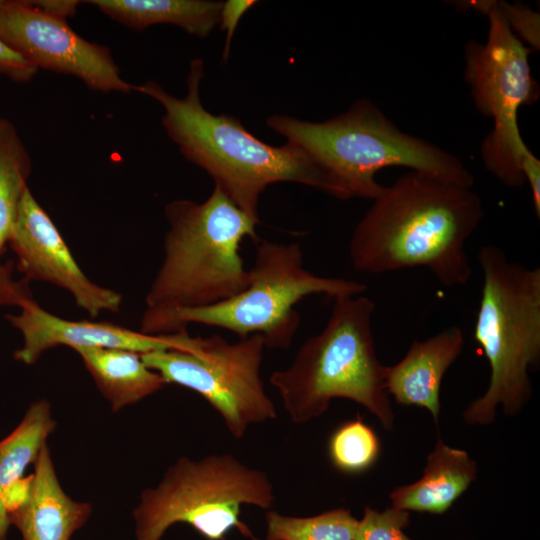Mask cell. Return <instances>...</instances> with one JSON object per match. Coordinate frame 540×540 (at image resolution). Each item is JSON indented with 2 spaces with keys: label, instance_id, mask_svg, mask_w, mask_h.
Listing matches in <instances>:
<instances>
[{
  "label": "cell",
  "instance_id": "29",
  "mask_svg": "<svg viewBox=\"0 0 540 540\" xmlns=\"http://www.w3.org/2000/svg\"><path fill=\"white\" fill-rule=\"evenodd\" d=\"M39 7L46 10L47 12H50L52 14L68 18L70 16H73L76 12V7L79 3V1H34Z\"/></svg>",
  "mask_w": 540,
  "mask_h": 540
},
{
  "label": "cell",
  "instance_id": "13",
  "mask_svg": "<svg viewBox=\"0 0 540 540\" xmlns=\"http://www.w3.org/2000/svg\"><path fill=\"white\" fill-rule=\"evenodd\" d=\"M18 314H6V320L23 337V345L14 352V358L24 364L35 363L48 349L57 345L115 348L140 354L169 350H194L202 337H191L187 330L164 335H150L108 322L71 321L55 316L41 308L30 295L16 304Z\"/></svg>",
  "mask_w": 540,
  "mask_h": 540
},
{
  "label": "cell",
  "instance_id": "28",
  "mask_svg": "<svg viewBox=\"0 0 540 540\" xmlns=\"http://www.w3.org/2000/svg\"><path fill=\"white\" fill-rule=\"evenodd\" d=\"M522 174L525 182L529 184L534 212L540 216V161L529 151L522 159Z\"/></svg>",
  "mask_w": 540,
  "mask_h": 540
},
{
  "label": "cell",
  "instance_id": "24",
  "mask_svg": "<svg viewBox=\"0 0 540 540\" xmlns=\"http://www.w3.org/2000/svg\"><path fill=\"white\" fill-rule=\"evenodd\" d=\"M511 29L533 46H539L538 14L520 5L499 4Z\"/></svg>",
  "mask_w": 540,
  "mask_h": 540
},
{
  "label": "cell",
  "instance_id": "10",
  "mask_svg": "<svg viewBox=\"0 0 540 540\" xmlns=\"http://www.w3.org/2000/svg\"><path fill=\"white\" fill-rule=\"evenodd\" d=\"M265 348L259 334L236 342L213 335L202 338L194 350L152 351L141 357L166 384L200 394L220 414L229 433L241 439L251 425L277 417L261 378Z\"/></svg>",
  "mask_w": 540,
  "mask_h": 540
},
{
  "label": "cell",
  "instance_id": "18",
  "mask_svg": "<svg viewBox=\"0 0 540 540\" xmlns=\"http://www.w3.org/2000/svg\"><path fill=\"white\" fill-rule=\"evenodd\" d=\"M89 3L134 30L171 24L198 37H207L219 24L223 6L221 1L205 0H93Z\"/></svg>",
  "mask_w": 540,
  "mask_h": 540
},
{
  "label": "cell",
  "instance_id": "9",
  "mask_svg": "<svg viewBox=\"0 0 540 540\" xmlns=\"http://www.w3.org/2000/svg\"><path fill=\"white\" fill-rule=\"evenodd\" d=\"M471 3L489 17L487 41L468 42L464 53L465 80L473 101L494 124L482 143V159L503 184L521 187L525 183L522 159L530 150L520 135L517 116L520 107L536 101L538 95L528 60L531 49L511 29L499 4Z\"/></svg>",
  "mask_w": 540,
  "mask_h": 540
},
{
  "label": "cell",
  "instance_id": "5",
  "mask_svg": "<svg viewBox=\"0 0 540 540\" xmlns=\"http://www.w3.org/2000/svg\"><path fill=\"white\" fill-rule=\"evenodd\" d=\"M266 124L323 167L350 198L373 200L384 187L375 175L391 166L474 185L473 174L458 157L402 132L369 100H358L345 113L324 122L273 115Z\"/></svg>",
  "mask_w": 540,
  "mask_h": 540
},
{
  "label": "cell",
  "instance_id": "21",
  "mask_svg": "<svg viewBox=\"0 0 540 540\" xmlns=\"http://www.w3.org/2000/svg\"><path fill=\"white\" fill-rule=\"evenodd\" d=\"M265 520V540H354L358 525V519L345 508L309 517L282 515L269 510Z\"/></svg>",
  "mask_w": 540,
  "mask_h": 540
},
{
  "label": "cell",
  "instance_id": "19",
  "mask_svg": "<svg viewBox=\"0 0 540 540\" xmlns=\"http://www.w3.org/2000/svg\"><path fill=\"white\" fill-rule=\"evenodd\" d=\"M56 425L50 404L41 399L29 406L19 425L0 441V540H5L9 527L5 499L23 481L26 468L37 460Z\"/></svg>",
  "mask_w": 540,
  "mask_h": 540
},
{
  "label": "cell",
  "instance_id": "14",
  "mask_svg": "<svg viewBox=\"0 0 540 540\" xmlns=\"http://www.w3.org/2000/svg\"><path fill=\"white\" fill-rule=\"evenodd\" d=\"M464 344V333L457 326H450L428 339L415 340L398 363L386 366L388 395L398 404L427 409L437 425L442 380L461 355Z\"/></svg>",
  "mask_w": 540,
  "mask_h": 540
},
{
  "label": "cell",
  "instance_id": "22",
  "mask_svg": "<svg viewBox=\"0 0 540 540\" xmlns=\"http://www.w3.org/2000/svg\"><path fill=\"white\" fill-rule=\"evenodd\" d=\"M380 442L361 418L341 424L330 436L328 454L333 466L347 474L368 470L377 460Z\"/></svg>",
  "mask_w": 540,
  "mask_h": 540
},
{
  "label": "cell",
  "instance_id": "23",
  "mask_svg": "<svg viewBox=\"0 0 540 540\" xmlns=\"http://www.w3.org/2000/svg\"><path fill=\"white\" fill-rule=\"evenodd\" d=\"M409 523L408 511L394 507L378 511L366 506L354 540H411L404 532Z\"/></svg>",
  "mask_w": 540,
  "mask_h": 540
},
{
  "label": "cell",
  "instance_id": "15",
  "mask_svg": "<svg viewBox=\"0 0 540 540\" xmlns=\"http://www.w3.org/2000/svg\"><path fill=\"white\" fill-rule=\"evenodd\" d=\"M26 500L8 515L23 540H70L85 525L92 505L74 501L61 487L45 444L34 462Z\"/></svg>",
  "mask_w": 540,
  "mask_h": 540
},
{
  "label": "cell",
  "instance_id": "17",
  "mask_svg": "<svg viewBox=\"0 0 540 540\" xmlns=\"http://www.w3.org/2000/svg\"><path fill=\"white\" fill-rule=\"evenodd\" d=\"M74 350L114 412L159 391L166 384L159 373L144 363L140 353L100 347Z\"/></svg>",
  "mask_w": 540,
  "mask_h": 540
},
{
  "label": "cell",
  "instance_id": "3",
  "mask_svg": "<svg viewBox=\"0 0 540 540\" xmlns=\"http://www.w3.org/2000/svg\"><path fill=\"white\" fill-rule=\"evenodd\" d=\"M374 310L373 300L362 294L335 298L321 332L300 346L287 368L271 374L293 423L316 419L333 399L344 398L362 405L387 431L393 429L386 366L377 357L372 333Z\"/></svg>",
  "mask_w": 540,
  "mask_h": 540
},
{
  "label": "cell",
  "instance_id": "8",
  "mask_svg": "<svg viewBox=\"0 0 540 540\" xmlns=\"http://www.w3.org/2000/svg\"><path fill=\"white\" fill-rule=\"evenodd\" d=\"M275 502L268 475L231 454L195 460L180 457L154 488L144 490L132 515L135 540H160L175 523L192 526L207 540H225L237 528L257 539L240 520L244 504L270 509Z\"/></svg>",
  "mask_w": 540,
  "mask_h": 540
},
{
  "label": "cell",
  "instance_id": "27",
  "mask_svg": "<svg viewBox=\"0 0 540 540\" xmlns=\"http://www.w3.org/2000/svg\"><path fill=\"white\" fill-rule=\"evenodd\" d=\"M12 271V263L0 264V306L16 305L23 296L28 295L23 282L13 280Z\"/></svg>",
  "mask_w": 540,
  "mask_h": 540
},
{
  "label": "cell",
  "instance_id": "7",
  "mask_svg": "<svg viewBox=\"0 0 540 540\" xmlns=\"http://www.w3.org/2000/svg\"><path fill=\"white\" fill-rule=\"evenodd\" d=\"M367 286L363 282L313 274L304 267L303 252L297 243L259 240L249 283L237 295L222 302L196 308L147 309L141 332L173 334L191 323L226 329L239 338L259 334L266 348L290 347L300 325L295 305L304 297L323 294L330 298L357 296Z\"/></svg>",
  "mask_w": 540,
  "mask_h": 540
},
{
  "label": "cell",
  "instance_id": "2",
  "mask_svg": "<svg viewBox=\"0 0 540 540\" xmlns=\"http://www.w3.org/2000/svg\"><path fill=\"white\" fill-rule=\"evenodd\" d=\"M204 74L202 59L190 63L187 93H168L154 81L135 85L134 91L157 101L164 109L162 125L189 161L204 169L237 207L259 222L258 204L263 191L277 182L303 184L339 199L349 195L304 151L287 143L266 144L244 128L240 120L206 110L200 99Z\"/></svg>",
  "mask_w": 540,
  "mask_h": 540
},
{
  "label": "cell",
  "instance_id": "20",
  "mask_svg": "<svg viewBox=\"0 0 540 540\" xmlns=\"http://www.w3.org/2000/svg\"><path fill=\"white\" fill-rule=\"evenodd\" d=\"M31 172V159L14 124L0 117V257L8 244Z\"/></svg>",
  "mask_w": 540,
  "mask_h": 540
},
{
  "label": "cell",
  "instance_id": "12",
  "mask_svg": "<svg viewBox=\"0 0 540 540\" xmlns=\"http://www.w3.org/2000/svg\"><path fill=\"white\" fill-rule=\"evenodd\" d=\"M25 280H41L68 290L76 304L90 316L116 312L121 295L88 279L67 244L29 187L21 198L8 244Z\"/></svg>",
  "mask_w": 540,
  "mask_h": 540
},
{
  "label": "cell",
  "instance_id": "11",
  "mask_svg": "<svg viewBox=\"0 0 540 540\" xmlns=\"http://www.w3.org/2000/svg\"><path fill=\"white\" fill-rule=\"evenodd\" d=\"M0 37L37 70H52L79 78L100 92L129 93L110 50L77 34L67 19L39 7L34 1L2 0Z\"/></svg>",
  "mask_w": 540,
  "mask_h": 540
},
{
  "label": "cell",
  "instance_id": "26",
  "mask_svg": "<svg viewBox=\"0 0 540 540\" xmlns=\"http://www.w3.org/2000/svg\"><path fill=\"white\" fill-rule=\"evenodd\" d=\"M255 3L256 2L252 0H229L223 2L219 23L221 24V29L225 30L227 34L223 55L224 61H227L229 56L231 39L238 26L239 20Z\"/></svg>",
  "mask_w": 540,
  "mask_h": 540
},
{
  "label": "cell",
  "instance_id": "16",
  "mask_svg": "<svg viewBox=\"0 0 540 540\" xmlns=\"http://www.w3.org/2000/svg\"><path fill=\"white\" fill-rule=\"evenodd\" d=\"M477 477V464L465 450L438 438L429 453L422 477L390 493L392 507L419 513L443 514Z\"/></svg>",
  "mask_w": 540,
  "mask_h": 540
},
{
  "label": "cell",
  "instance_id": "1",
  "mask_svg": "<svg viewBox=\"0 0 540 540\" xmlns=\"http://www.w3.org/2000/svg\"><path fill=\"white\" fill-rule=\"evenodd\" d=\"M351 235L353 267L383 274L424 267L443 286L466 284V242L484 216L471 187L410 171L384 186Z\"/></svg>",
  "mask_w": 540,
  "mask_h": 540
},
{
  "label": "cell",
  "instance_id": "4",
  "mask_svg": "<svg viewBox=\"0 0 540 540\" xmlns=\"http://www.w3.org/2000/svg\"><path fill=\"white\" fill-rule=\"evenodd\" d=\"M483 285L474 337L490 366L485 393L463 412L469 425H489L501 407L519 414L533 389L530 373L540 365V268L509 260L496 245L480 248Z\"/></svg>",
  "mask_w": 540,
  "mask_h": 540
},
{
  "label": "cell",
  "instance_id": "25",
  "mask_svg": "<svg viewBox=\"0 0 540 540\" xmlns=\"http://www.w3.org/2000/svg\"><path fill=\"white\" fill-rule=\"evenodd\" d=\"M37 72L34 66L11 49L0 37V75L16 83H27Z\"/></svg>",
  "mask_w": 540,
  "mask_h": 540
},
{
  "label": "cell",
  "instance_id": "6",
  "mask_svg": "<svg viewBox=\"0 0 540 540\" xmlns=\"http://www.w3.org/2000/svg\"><path fill=\"white\" fill-rule=\"evenodd\" d=\"M165 214L170 228L164 258L146 297L147 309L213 305L243 291L249 283L240 245L256 244L259 223L214 187L202 203L177 200Z\"/></svg>",
  "mask_w": 540,
  "mask_h": 540
}]
</instances>
